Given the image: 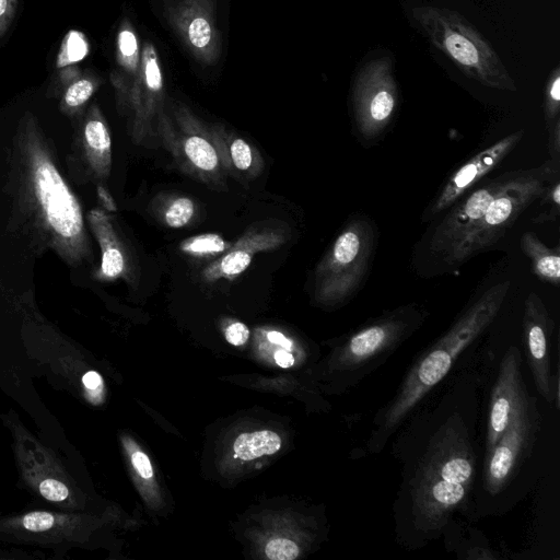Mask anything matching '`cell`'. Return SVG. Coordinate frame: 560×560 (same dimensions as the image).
<instances>
[{
    "label": "cell",
    "mask_w": 560,
    "mask_h": 560,
    "mask_svg": "<svg viewBox=\"0 0 560 560\" xmlns=\"http://www.w3.org/2000/svg\"><path fill=\"white\" fill-rule=\"evenodd\" d=\"M471 434L463 415L453 411L431 433L406 472L402 495L410 525L423 539L439 536L466 505L477 470Z\"/></svg>",
    "instance_id": "obj_1"
},
{
    "label": "cell",
    "mask_w": 560,
    "mask_h": 560,
    "mask_svg": "<svg viewBox=\"0 0 560 560\" xmlns=\"http://www.w3.org/2000/svg\"><path fill=\"white\" fill-rule=\"evenodd\" d=\"M511 287L510 280L483 291L459 314L451 327L410 366L405 378L376 413L368 441L371 453H380L389 438L411 415L423 398L452 370L457 358L492 324Z\"/></svg>",
    "instance_id": "obj_2"
},
{
    "label": "cell",
    "mask_w": 560,
    "mask_h": 560,
    "mask_svg": "<svg viewBox=\"0 0 560 560\" xmlns=\"http://www.w3.org/2000/svg\"><path fill=\"white\" fill-rule=\"evenodd\" d=\"M410 12L421 33L468 78L495 90H517L492 45L458 12L427 4Z\"/></svg>",
    "instance_id": "obj_3"
},
{
    "label": "cell",
    "mask_w": 560,
    "mask_h": 560,
    "mask_svg": "<svg viewBox=\"0 0 560 560\" xmlns=\"http://www.w3.org/2000/svg\"><path fill=\"white\" fill-rule=\"evenodd\" d=\"M427 317L425 308L410 303L386 311L348 334L332 359L340 389L357 386L385 363Z\"/></svg>",
    "instance_id": "obj_4"
},
{
    "label": "cell",
    "mask_w": 560,
    "mask_h": 560,
    "mask_svg": "<svg viewBox=\"0 0 560 560\" xmlns=\"http://www.w3.org/2000/svg\"><path fill=\"white\" fill-rule=\"evenodd\" d=\"M376 244L374 223L355 217L337 235L317 264L313 275V294L317 303L340 306L364 284Z\"/></svg>",
    "instance_id": "obj_5"
},
{
    "label": "cell",
    "mask_w": 560,
    "mask_h": 560,
    "mask_svg": "<svg viewBox=\"0 0 560 560\" xmlns=\"http://www.w3.org/2000/svg\"><path fill=\"white\" fill-rule=\"evenodd\" d=\"M560 177V161L548 160L539 166L517 170L506 187L487 210L450 258L445 272L494 245L548 185Z\"/></svg>",
    "instance_id": "obj_6"
},
{
    "label": "cell",
    "mask_w": 560,
    "mask_h": 560,
    "mask_svg": "<svg viewBox=\"0 0 560 560\" xmlns=\"http://www.w3.org/2000/svg\"><path fill=\"white\" fill-rule=\"evenodd\" d=\"M156 135L178 168L208 187L226 189V174L222 167L209 125L182 103L160 114Z\"/></svg>",
    "instance_id": "obj_7"
},
{
    "label": "cell",
    "mask_w": 560,
    "mask_h": 560,
    "mask_svg": "<svg viewBox=\"0 0 560 560\" xmlns=\"http://www.w3.org/2000/svg\"><path fill=\"white\" fill-rule=\"evenodd\" d=\"M21 479L36 497L63 511L83 509L74 479L55 453L11 416L7 420Z\"/></svg>",
    "instance_id": "obj_8"
},
{
    "label": "cell",
    "mask_w": 560,
    "mask_h": 560,
    "mask_svg": "<svg viewBox=\"0 0 560 560\" xmlns=\"http://www.w3.org/2000/svg\"><path fill=\"white\" fill-rule=\"evenodd\" d=\"M31 184L45 224L55 237L75 252L85 248L86 235L82 210L75 196L44 154L34 152Z\"/></svg>",
    "instance_id": "obj_9"
},
{
    "label": "cell",
    "mask_w": 560,
    "mask_h": 560,
    "mask_svg": "<svg viewBox=\"0 0 560 560\" xmlns=\"http://www.w3.org/2000/svg\"><path fill=\"white\" fill-rule=\"evenodd\" d=\"M536 402L525 386L508 427L485 454L483 487L492 495L508 486L534 445L540 424Z\"/></svg>",
    "instance_id": "obj_10"
},
{
    "label": "cell",
    "mask_w": 560,
    "mask_h": 560,
    "mask_svg": "<svg viewBox=\"0 0 560 560\" xmlns=\"http://www.w3.org/2000/svg\"><path fill=\"white\" fill-rule=\"evenodd\" d=\"M358 133L366 141L381 136L394 118L398 89L393 61L381 57L366 62L358 72L351 94Z\"/></svg>",
    "instance_id": "obj_11"
},
{
    "label": "cell",
    "mask_w": 560,
    "mask_h": 560,
    "mask_svg": "<svg viewBox=\"0 0 560 560\" xmlns=\"http://www.w3.org/2000/svg\"><path fill=\"white\" fill-rule=\"evenodd\" d=\"M89 527V517L78 511L34 510L0 515V541L72 548L84 541Z\"/></svg>",
    "instance_id": "obj_12"
},
{
    "label": "cell",
    "mask_w": 560,
    "mask_h": 560,
    "mask_svg": "<svg viewBox=\"0 0 560 560\" xmlns=\"http://www.w3.org/2000/svg\"><path fill=\"white\" fill-rule=\"evenodd\" d=\"M164 109V81L154 45L147 42L141 49L139 75L131 82L122 113L130 118L132 142L142 144L158 138L156 126Z\"/></svg>",
    "instance_id": "obj_13"
},
{
    "label": "cell",
    "mask_w": 560,
    "mask_h": 560,
    "mask_svg": "<svg viewBox=\"0 0 560 560\" xmlns=\"http://www.w3.org/2000/svg\"><path fill=\"white\" fill-rule=\"evenodd\" d=\"M168 21L194 58L217 62L221 51L214 0H175L166 4Z\"/></svg>",
    "instance_id": "obj_14"
},
{
    "label": "cell",
    "mask_w": 560,
    "mask_h": 560,
    "mask_svg": "<svg viewBox=\"0 0 560 560\" xmlns=\"http://www.w3.org/2000/svg\"><path fill=\"white\" fill-rule=\"evenodd\" d=\"M524 130L514 131L492 145L478 152L454 172L430 201L421 215V222H430L448 209L453 203L495 170L510 152L520 143Z\"/></svg>",
    "instance_id": "obj_15"
},
{
    "label": "cell",
    "mask_w": 560,
    "mask_h": 560,
    "mask_svg": "<svg viewBox=\"0 0 560 560\" xmlns=\"http://www.w3.org/2000/svg\"><path fill=\"white\" fill-rule=\"evenodd\" d=\"M289 232L282 224L257 222L248 226L242 236L221 256L210 261L200 272L203 282L232 281L250 265L256 254L281 247Z\"/></svg>",
    "instance_id": "obj_16"
},
{
    "label": "cell",
    "mask_w": 560,
    "mask_h": 560,
    "mask_svg": "<svg viewBox=\"0 0 560 560\" xmlns=\"http://www.w3.org/2000/svg\"><path fill=\"white\" fill-rule=\"evenodd\" d=\"M555 323L535 292L527 295L523 316V343L526 361L538 393L553 405L550 342Z\"/></svg>",
    "instance_id": "obj_17"
},
{
    "label": "cell",
    "mask_w": 560,
    "mask_h": 560,
    "mask_svg": "<svg viewBox=\"0 0 560 560\" xmlns=\"http://www.w3.org/2000/svg\"><path fill=\"white\" fill-rule=\"evenodd\" d=\"M522 354L510 347L499 365V372L491 392L485 454H487L508 427L526 386L521 373Z\"/></svg>",
    "instance_id": "obj_18"
},
{
    "label": "cell",
    "mask_w": 560,
    "mask_h": 560,
    "mask_svg": "<svg viewBox=\"0 0 560 560\" xmlns=\"http://www.w3.org/2000/svg\"><path fill=\"white\" fill-rule=\"evenodd\" d=\"M209 128L226 175L249 182L262 173L265 161L254 144L220 124H211Z\"/></svg>",
    "instance_id": "obj_19"
},
{
    "label": "cell",
    "mask_w": 560,
    "mask_h": 560,
    "mask_svg": "<svg viewBox=\"0 0 560 560\" xmlns=\"http://www.w3.org/2000/svg\"><path fill=\"white\" fill-rule=\"evenodd\" d=\"M89 221L102 252L100 277L108 281L122 278L135 283L131 258L109 217L100 209H93L89 212Z\"/></svg>",
    "instance_id": "obj_20"
},
{
    "label": "cell",
    "mask_w": 560,
    "mask_h": 560,
    "mask_svg": "<svg viewBox=\"0 0 560 560\" xmlns=\"http://www.w3.org/2000/svg\"><path fill=\"white\" fill-rule=\"evenodd\" d=\"M83 137L93 171L102 178L107 177L112 165V139L104 117L96 105H93L88 113Z\"/></svg>",
    "instance_id": "obj_21"
},
{
    "label": "cell",
    "mask_w": 560,
    "mask_h": 560,
    "mask_svg": "<svg viewBox=\"0 0 560 560\" xmlns=\"http://www.w3.org/2000/svg\"><path fill=\"white\" fill-rule=\"evenodd\" d=\"M56 81L61 91V105L69 112L81 108L102 83L93 72L83 71L75 65L59 68Z\"/></svg>",
    "instance_id": "obj_22"
},
{
    "label": "cell",
    "mask_w": 560,
    "mask_h": 560,
    "mask_svg": "<svg viewBox=\"0 0 560 560\" xmlns=\"http://www.w3.org/2000/svg\"><path fill=\"white\" fill-rule=\"evenodd\" d=\"M522 252L528 257L533 273L555 287L560 283L559 246L548 247L534 232H525L520 240Z\"/></svg>",
    "instance_id": "obj_23"
},
{
    "label": "cell",
    "mask_w": 560,
    "mask_h": 560,
    "mask_svg": "<svg viewBox=\"0 0 560 560\" xmlns=\"http://www.w3.org/2000/svg\"><path fill=\"white\" fill-rule=\"evenodd\" d=\"M154 218L170 229H182L189 225L198 214L196 201L184 195H158L150 203Z\"/></svg>",
    "instance_id": "obj_24"
},
{
    "label": "cell",
    "mask_w": 560,
    "mask_h": 560,
    "mask_svg": "<svg viewBox=\"0 0 560 560\" xmlns=\"http://www.w3.org/2000/svg\"><path fill=\"white\" fill-rule=\"evenodd\" d=\"M116 59L120 73L130 82L139 75L141 50L131 23L125 19L117 33Z\"/></svg>",
    "instance_id": "obj_25"
},
{
    "label": "cell",
    "mask_w": 560,
    "mask_h": 560,
    "mask_svg": "<svg viewBox=\"0 0 560 560\" xmlns=\"http://www.w3.org/2000/svg\"><path fill=\"white\" fill-rule=\"evenodd\" d=\"M280 447L281 439L271 430L242 433L233 443L234 457L242 460L275 454Z\"/></svg>",
    "instance_id": "obj_26"
},
{
    "label": "cell",
    "mask_w": 560,
    "mask_h": 560,
    "mask_svg": "<svg viewBox=\"0 0 560 560\" xmlns=\"http://www.w3.org/2000/svg\"><path fill=\"white\" fill-rule=\"evenodd\" d=\"M232 243L220 234L205 233L185 238L178 246L179 252L195 259H215L224 254ZM211 260V261H212Z\"/></svg>",
    "instance_id": "obj_27"
},
{
    "label": "cell",
    "mask_w": 560,
    "mask_h": 560,
    "mask_svg": "<svg viewBox=\"0 0 560 560\" xmlns=\"http://www.w3.org/2000/svg\"><path fill=\"white\" fill-rule=\"evenodd\" d=\"M89 51V45L83 34L71 31L65 37L58 57L57 67L74 65L85 57Z\"/></svg>",
    "instance_id": "obj_28"
},
{
    "label": "cell",
    "mask_w": 560,
    "mask_h": 560,
    "mask_svg": "<svg viewBox=\"0 0 560 560\" xmlns=\"http://www.w3.org/2000/svg\"><path fill=\"white\" fill-rule=\"evenodd\" d=\"M560 110V69L557 66L546 84L544 98V118L547 129H549L559 118Z\"/></svg>",
    "instance_id": "obj_29"
},
{
    "label": "cell",
    "mask_w": 560,
    "mask_h": 560,
    "mask_svg": "<svg viewBox=\"0 0 560 560\" xmlns=\"http://www.w3.org/2000/svg\"><path fill=\"white\" fill-rule=\"evenodd\" d=\"M265 553L270 560H294L300 555V547L288 538H273L266 544Z\"/></svg>",
    "instance_id": "obj_30"
},
{
    "label": "cell",
    "mask_w": 560,
    "mask_h": 560,
    "mask_svg": "<svg viewBox=\"0 0 560 560\" xmlns=\"http://www.w3.org/2000/svg\"><path fill=\"white\" fill-rule=\"evenodd\" d=\"M225 339L233 346H242L246 343L249 338V329L242 322H231L224 330Z\"/></svg>",
    "instance_id": "obj_31"
},
{
    "label": "cell",
    "mask_w": 560,
    "mask_h": 560,
    "mask_svg": "<svg viewBox=\"0 0 560 560\" xmlns=\"http://www.w3.org/2000/svg\"><path fill=\"white\" fill-rule=\"evenodd\" d=\"M19 0H0V38L10 28L18 10Z\"/></svg>",
    "instance_id": "obj_32"
},
{
    "label": "cell",
    "mask_w": 560,
    "mask_h": 560,
    "mask_svg": "<svg viewBox=\"0 0 560 560\" xmlns=\"http://www.w3.org/2000/svg\"><path fill=\"white\" fill-rule=\"evenodd\" d=\"M131 464L137 472L144 479H150L153 476L151 462L147 454L136 451L131 454Z\"/></svg>",
    "instance_id": "obj_33"
},
{
    "label": "cell",
    "mask_w": 560,
    "mask_h": 560,
    "mask_svg": "<svg viewBox=\"0 0 560 560\" xmlns=\"http://www.w3.org/2000/svg\"><path fill=\"white\" fill-rule=\"evenodd\" d=\"M547 130L550 159L560 161V118Z\"/></svg>",
    "instance_id": "obj_34"
},
{
    "label": "cell",
    "mask_w": 560,
    "mask_h": 560,
    "mask_svg": "<svg viewBox=\"0 0 560 560\" xmlns=\"http://www.w3.org/2000/svg\"><path fill=\"white\" fill-rule=\"evenodd\" d=\"M82 382L86 390H95L103 385L101 375L95 371L86 372L82 377Z\"/></svg>",
    "instance_id": "obj_35"
},
{
    "label": "cell",
    "mask_w": 560,
    "mask_h": 560,
    "mask_svg": "<svg viewBox=\"0 0 560 560\" xmlns=\"http://www.w3.org/2000/svg\"><path fill=\"white\" fill-rule=\"evenodd\" d=\"M267 339L271 343L282 347L284 350H291L293 347L292 341L278 330L267 331Z\"/></svg>",
    "instance_id": "obj_36"
},
{
    "label": "cell",
    "mask_w": 560,
    "mask_h": 560,
    "mask_svg": "<svg viewBox=\"0 0 560 560\" xmlns=\"http://www.w3.org/2000/svg\"><path fill=\"white\" fill-rule=\"evenodd\" d=\"M97 196L103 207L109 212H116L117 206L112 195L103 187H97Z\"/></svg>",
    "instance_id": "obj_37"
},
{
    "label": "cell",
    "mask_w": 560,
    "mask_h": 560,
    "mask_svg": "<svg viewBox=\"0 0 560 560\" xmlns=\"http://www.w3.org/2000/svg\"><path fill=\"white\" fill-rule=\"evenodd\" d=\"M275 360H276V363L283 369H289V368L293 366V364L295 362L294 357L285 350L276 351Z\"/></svg>",
    "instance_id": "obj_38"
}]
</instances>
